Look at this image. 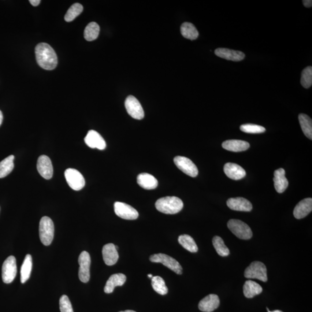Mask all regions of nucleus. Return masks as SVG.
Wrapping results in <instances>:
<instances>
[{
	"label": "nucleus",
	"instance_id": "nucleus-16",
	"mask_svg": "<svg viewBox=\"0 0 312 312\" xmlns=\"http://www.w3.org/2000/svg\"><path fill=\"white\" fill-rule=\"evenodd\" d=\"M224 172L226 176L233 180H240L246 176V172L239 165L228 162L224 165Z\"/></svg>",
	"mask_w": 312,
	"mask_h": 312
},
{
	"label": "nucleus",
	"instance_id": "nucleus-11",
	"mask_svg": "<svg viewBox=\"0 0 312 312\" xmlns=\"http://www.w3.org/2000/svg\"><path fill=\"white\" fill-rule=\"evenodd\" d=\"M114 210L118 216L125 220H136L139 216L138 211L126 203L115 202Z\"/></svg>",
	"mask_w": 312,
	"mask_h": 312
},
{
	"label": "nucleus",
	"instance_id": "nucleus-31",
	"mask_svg": "<svg viewBox=\"0 0 312 312\" xmlns=\"http://www.w3.org/2000/svg\"><path fill=\"white\" fill-rule=\"evenodd\" d=\"M100 30V26L98 24L96 23V22H91L85 28L84 32L85 40H88V42H92V40L98 38Z\"/></svg>",
	"mask_w": 312,
	"mask_h": 312
},
{
	"label": "nucleus",
	"instance_id": "nucleus-13",
	"mask_svg": "<svg viewBox=\"0 0 312 312\" xmlns=\"http://www.w3.org/2000/svg\"><path fill=\"white\" fill-rule=\"evenodd\" d=\"M37 170L46 180H50L54 174V168L49 157L46 155L40 156L37 161Z\"/></svg>",
	"mask_w": 312,
	"mask_h": 312
},
{
	"label": "nucleus",
	"instance_id": "nucleus-2",
	"mask_svg": "<svg viewBox=\"0 0 312 312\" xmlns=\"http://www.w3.org/2000/svg\"><path fill=\"white\" fill-rule=\"evenodd\" d=\"M155 206L156 209L162 213L174 214L179 213L183 209L184 203L176 196H166L158 199L156 202Z\"/></svg>",
	"mask_w": 312,
	"mask_h": 312
},
{
	"label": "nucleus",
	"instance_id": "nucleus-7",
	"mask_svg": "<svg viewBox=\"0 0 312 312\" xmlns=\"http://www.w3.org/2000/svg\"><path fill=\"white\" fill-rule=\"evenodd\" d=\"M17 274V266L16 258L11 256L4 262L2 266V278L5 284H8L16 278Z\"/></svg>",
	"mask_w": 312,
	"mask_h": 312
},
{
	"label": "nucleus",
	"instance_id": "nucleus-21",
	"mask_svg": "<svg viewBox=\"0 0 312 312\" xmlns=\"http://www.w3.org/2000/svg\"><path fill=\"white\" fill-rule=\"evenodd\" d=\"M285 174V170L283 168L276 170L274 172V186L278 193L284 192L288 187V182Z\"/></svg>",
	"mask_w": 312,
	"mask_h": 312
},
{
	"label": "nucleus",
	"instance_id": "nucleus-20",
	"mask_svg": "<svg viewBox=\"0 0 312 312\" xmlns=\"http://www.w3.org/2000/svg\"><path fill=\"white\" fill-rule=\"evenodd\" d=\"M312 210V199L308 198L300 202L294 208V216L297 219L306 218Z\"/></svg>",
	"mask_w": 312,
	"mask_h": 312
},
{
	"label": "nucleus",
	"instance_id": "nucleus-28",
	"mask_svg": "<svg viewBox=\"0 0 312 312\" xmlns=\"http://www.w3.org/2000/svg\"><path fill=\"white\" fill-rule=\"evenodd\" d=\"M300 124L303 132L308 138L312 140V121L308 115L300 114L298 116Z\"/></svg>",
	"mask_w": 312,
	"mask_h": 312
},
{
	"label": "nucleus",
	"instance_id": "nucleus-41",
	"mask_svg": "<svg viewBox=\"0 0 312 312\" xmlns=\"http://www.w3.org/2000/svg\"><path fill=\"white\" fill-rule=\"evenodd\" d=\"M266 310H267V311H268V312H282V311L280 310H274V311H270L268 308H266Z\"/></svg>",
	"mask_w": 312,
	"mask_h": 312
},
{
	"label": "nucleus",
	"instance_id": "nucleus-15",
	"mask_svg": "<svg viewBox=\"0 0 312 312\" xmlns=\"http://www.w3.org/2000/svg\"><path fill=\"white\" fill-rule=\"evenodd\" d=\"M214 54L219 58L234 62L242 61L245 58L243 52L226 48H218L214 50Z\"/></svg>",
	"mask_w": 312,
	"mask_h": 312
},
{
	"label": "nucleus",
	"instance_id": "nucleus-22",
	"mask_svg": "<svg viewBox=\"0 0 312 312\" xmlns=\"http://www.w3.org/2000/svg\"><path fill=\"white\" fill-rule=\"evenodd\" d=\"M126 276L124 274H112L106 282L104 292L106 294H110L114 291L117 286H122L125 284Z\"/></svg>",
	"mask_w": 312,
	"mask_h": 312
},
{
	"label": "nucleus",
	"instance_id": "nucleus-42",
	"mask_svg": "<svg viewBox=\"0 0 312 312\" xmlns=\"http://www.w3.org/2000/svg\"><path fill=\"white\" fill-rule=\"evenodd\" d=\"M120 312H136V311L132 310H127L125 311H120Z\"/></svg>",
	"mask_w": 312,
	"mask_h": 312
},
{
	"label": "nucleus",
	"instance_id": "nucleus-24",
	"mask_svg": "<svg viewBox=\"0 0 312 312\" xmlns=\"http://www.w3.org/2000/svg\"><path fill=\"white\" fill-rule=\"evenodd\" d=\"M137 183L146 190H152L158 187V181L156 178L150 174H140L137 177Z\"/></svg>",
	"mask_w": 312,
	"mask_h": 312
},
{
	"label": "nucleus",
	"instance_id": "nucleus-3",
	"mask_svg": "<svg viewBox=\"0 0 312 312\" xmlns=\"http://www.w3.org/2000/svg\"><path fill=\"white\" fill-rule=\"evenodd\" d=\"M54 226L53 221L48 216L40 219L39 226L40 238L42 242L46 246H49L54 240Z\"/></svg>",
	"mask_w": 312,
	"mask_h": 312
},
{
	"label": "nucleus",
	"instance_id": "nucleus-29",
	"mask_svg": "<svg viewBox=\"0 0 312 312\" xmlns=\"http://www.w3.org/2000/svg\"><path fill=\"white\" fill-rule=\"evenodd\" d=\"M14 156L10 155L0 162V178L8 176L12 172L14 168Z\"/></svg>",
	"mask_w": 312,
	"mask_h": 312
},
{
	"label": "nucleus",
	"instance_id": "nucleus-9",
	"mask_svg": "<svg viewBox=\"0 0 312 312\" xmlns=\"http://www.w3.org/2000/svg\"><path fill=\"white\" fill-rule=\"evenodd\" d=\"M78 262L80 264V280L83 283H88L90 278V268L91 264L90 256L88 252L86 251L82 252L79 258H78Z\"/></svg>",
	"mask_w": 312,
	"mask_h": 312
},
{
	"label": "nucleus",
	"instance_id": "nucleus-1",
	"mask_svg": "<svg viewBox=\"0 0 312 312\" xmlns=\"http://www.w3.org/2000/svg\"><path fill=\"white\" fill-rule=\"evenodd\" d=\"M36 60L38 65L46 70H53L58 65V56L49 44L40 43L35 50Z\"/></svg>",
	"mask_w": 312,
	"mask_h": 312
},
{
	"label": "nucleus",
	"instance_id": "nucleus-5",
	"mask_svg": "<svg viewBox=\"0 0 312 312\" xmlns=\"http://www.w3.org/2000/svg\"><path fill=\"white\" fill-rule=\"evenodd\" d=\"M244 274L248 278H257L264 282L268 280L266 266L262 262H252L244 270Z\"/></svg>",
	"mask_w": 312,
	"mask_h": 312
},
{
	"label": "nucleus",
	"instance_id": "nucleus-10",
	"mask_svg": "<svg viewBox=\"0 0 312 312\" xmlns=\"http://www.w3.org/2000/svg\"><path fill=\"white\" fill-rule=\"evenodd\" d=\"M125 107L128 113L132 118L142 120L144 116V111L138 100L135 96H129L125 101Z\"/></svg>",
	"mask_w": 312,
	"mask_h": 312
},
{
	"label": "nucleus",
	"instance_id": "nucleus-30",
	"mask_svg": "<svg viewBox=\"0 0 312 312\" xmlns=\"http://www.w3.org/2000/svg\"><path fill=\"white\" fill-rule=\"evenodd\" d=\"M178 242L183 246L185 250L191 252H198V248L192 236L188 235H182L178 238Z\"/></svg>",
	"mask_w": 312,
	"mask_h": 312
},
{
	"label": "nucleus",
	"instance_id": "nucleus-39",
	"mask_svg": "<svg viewBox=\"0 0 312 312\" xmlns=\"http://www.w3.org/2000/svg\"><path fill=\"white\" fill-rule=\"evenodd\" d=\"M30 2L32 6H36L40 4V0H30Z\"/></svg>",
	"mask_w": 312,
	"mask_h": 312
},
{
	"label": "nucleus",
	"instance_id": "nucleus-26",
	"mask_svg": "<svg viewBox=\"0 0 312 312\" xmlns=\"http://www.w3.org/2000/svg\"><path fill=\"white\" fill-rule=\"evenodd\" d=\"M32 267V260L30 254L26 255L20 270V281L24 284L30 276Z\"/></svg>",
	"mask_w": 312,
	"mask_h": 312
},
{
	"label": "nucleus",
	"instance_id": "nucleus-19",
	"mask_svg": "<svg viewBox=\"0 0 312 312\" xmlns=\"http://www.w3.org/2000/svg\"><path fill=\"white\" fill-rule=\"evenodd\" d=\"M220 304V300L216 294H210L203 298L198 304L199 310L204 312H212Z\"/></svg>",
	"mask_w": 312,
	"mask_h": 312
},
{
	"label": "nucleus",
	"instance_id": "nucleus-17",
	"mask_svg": "<svg viewBox=\"0 0 312 312\" xmlns=\"http://www.w3.org/2000/svg\"><path fill=\"white\" fill-rule=\"evenodd\" d=\"M230 209L241 212H250L252 206L250 200L242 198H232L226 202Z\"/></svg>",
	"mask_w": 312,
	"mask_h": 312
},
{
	"label": "nucleus",
	"instance_id": "nucleus-34",
	"mask_svg": "<svg viewBox=\"0 0 312 312\" xmlns=\"http://www.w3.org/2000/svg\"><path fill=\"white\" fill-rule=\"evenodd\" d=\"M84 8L83 6L79 3L74 4L70 7L66 12L64 16V20L66 22H70L73 21L75 18L80 16Z\"/></svg>",
	"mask_w": 312,
	"mask_h": 312
},
{
	"label": "nucleus",
	"instance_id": "nucleus-4",
	"mask_svg": "<svg viewBox=\"0 0 312 312\" xmlns=\"http://www.w3.org/2000/svg\"><path fill=\"white\" fill-rule=\"evenodd\" d=\"M228 226L230 231L240 239L250 240L252 236L250 226L242 221L232 219L228 221Z\"/></svg>",
	"mask_w": 312,
	"mask_h": 312
},
{
	"label": "nucleus",
	"instance_id": "nucleus-25",
	"mask_svg": "<svg viewBox=\"0 0 312 312\" xmlns=\"http://www.w3.org/2000/svg\"><path fill=\"white\" fill-rule=\"evenodd\" d=\"M262 292V288L256 282L252 280H247L244 286V294L248 298H254Z\"/></svg>",
	"mask_w": 312,
	"mask_h": 312
},
{
	"label": "nucleus",
	"instance_id": "nucleus-35",
	"mask_svg": "<svg viewBox=\"0 0 312 312\" xmlns=\"http://www.w3.org/2000/svg\"><path fill=\"white\" fill-rule=\"evenodd\" d=\"M300 84L304 88H308L312 84V68L308 66L302 72Z\"/></svg>",
	"mask_w": 312,
	"mask_h": 312
},
{
	"label": "nucleus",
	"instance_id": "nucleus-23",
	"mask_svg": "<svg viewBox=\"0 0 312 312\" xmlns=\"http://www.w3.org/2000/svg\"><path fill=\"white\" fill-rule=\"evenodd\" d=\"M222 147L226 150L240 152L248 150L250 147V144L246 141L232 140L224 141L222 144Z\"/></svg>",
	"mask_w": 312,
	"mask_h": 312
},
{
	"label": "nucleus",
	"instance_id": "nucleus-18",
	"mask_svg": "<svg viewBox=\"0 0 312 312\" xmlns=\"http://www.w3.org/2000/svg\"><path fill=\"white\" fill-rule=\"evenodd\" d=\"M102 256L104 262L107 266H114L118 259V250L113 244L104 245L102 248Z\"/></svg>",
	"mask_w": 312,
	"mask_h": 312
},
{
	"label": "nucleus",
	"instance_id": "nucleus-6",
	"mask_svg": "<svg viewBox=\"0 0 312 312\" xmlns=\"http://www.w3.org/2000/svg\"><path fill=\"white\" fill-rule=\"evenodd\" d=\"M150 261L152 262L162 263L174 272L178 274H182V267L179 262L170 256L166 254H158L152 255Z\"/></svg>",
	"mask_w": 312,
	"mask_h": 312
},
{
	"label": "nucleus",
	"instance_id": "nucleus-12",
	"mask_svg": "<svg viewBox=\"0 0 312 312\" xmlns=\"http://www.w3.org/2000/svg\"><path fill=\"white\" fill-rule=\"evenodd\" d=\"M174 161L178 168L188 176L193 178L198 176V167L191 160L187 158L182 157V156H176L174 158Z\"/></svg>",
	"mask_w": 312,
	"mask_h": 312
},
{
	"label": "nucleus",
	"instance_id": "nucleus-43",
	"mask_svg": "<svg viewBox=\"0 0 312 312\" xmlns=\"http://www.w3.org/2000/svg\"><path fill=\"white\" fill-rule=\"evenodd\" d=\"M148 278H153V277H154V276H152V274H148Z\"/></svg>",
	"mask_w": 312,
	"mask_h": 312
},
{
	"label": "nucleus",
	"instance_id": "nucleus-36",
	"mask_svg": "<svg viewBox=\"0 0 312 312\" xmlns=\"http://www.w3.org/2000/svg\"><path fill=\"white\" fill-rule=\"evenodd\" d=\"M240 130L248 134H260L266 132V128L262 126L254 124H245L240 126Z\"/></svg>",
	"mask_w": 312,
	"mask_h": 312
},
{
	"label": "nucleus",
	"instance_id": "nucleus-8",
	"mask_svg": "<svg viewBox=\"0 0 312 312\" xmlns=\"http://www.w3.org/2000/svg\"><path fill=\"white\" fill-rule=\"evenodd\" d=\"M64 176L69 186L73 190L79 191L84 188V177L78 170L73 168L66 170Z\"/></svg>",
	"mask_w": 312,
	"mask_h": 312
},
{
	"label": "nucleus",
	"instance_id": "nucleus-37",
	"mask_svg": "<svg viewBox=\"0 0 312 312\" xmlns=\"http://www.w3.org/2000/svg\"><path fill=\"white\" fill-rule=\"evenodd\" d=\"M59 304H60L61 312H74L72 303L68 296H62L59 302Z\"/></svg>",
	"mask_w": 312,
	"mask_h": 312
},
{
	"label": "nucleus",
	"instance_id": "nucleus-32",
	"mask_svg": "<svg viewBox=\"0 0 312 312\" xmlns=\"http://www.w3.org/2000/svg\"><path fill=\"white\" fill-rule=\"evenodd\" d=\"M152 286L154 290L159 294L164 296L168 292V290L166 285L165 281L160 276H156L152 278Z\"/></svg>",
	"mask_w": 312,
	"mask_h": 312
},
{
	"label": "nucleus",
	"instance_id": "nucleus-33",
	"mask_svg": "<svg viewBox=\"0 0 312 312\" xmlns=\"http://www.w3.org/2000/svg\"><path fill=\"white\" fill-rule=\"evenodd\" d=\"M212 243L215 250L218 255L222 256V257H226L229 255L228 248L226 246L224 240L221 237L215 236L213 238Z\"/></svg>",
	"mask_w": 312,
	"mask_h": 312
},
{
	"label": "nucleus",
	"instance_id": "nucleus-14",
	"mask_svg": "<svg viewBox=\"0 0 312 312\" xmlns=\"http://www.w3.org/2000/svg\"><path fill=\"white\" fill-rule=\"evenodd\" d=\"M84 142L88 147L104 150L106 148V142L100 134L94 130H90L85 137Z\"/></svg>",
	"mask_w": 312,
	"mask_h": 312
},
{
	"label": "nucleus",
	"instance_id": "nucleus-40",
	"mask_svg": "<svg viewBox=\"0 0 312 312\" xmlns=\"http://www.w3.org/2000/svg\"><path fill=\"white\" fill-rule=\"evenodd\" d=\"M3 121V115L1 110H0V126H1Z\"/></svg>",
	"mask_w": 312,
	"mask_h": 312
},
{
	"label": "nucleus",
	"instance_id": "nucleus-38",
	"mask_svg": "<svg viewBox=\"0 0 312 312\" xmlns=\"http://www.w3.org/2000/svg\"><path fill=\"white\" fill-rule=\"evenodd\" d=\"M302 2L304 6L306 7V8H311L312 6V0H304V1H302Z\"/></svg>",
	"mask_w": 312,
	"mask_h": 312
},
{
	"label": "nucleus",
	"instance_id": "nucleus-27",
	"mask_svg": "<svg viewBox=\"0 0 312 312\" xmlns=\"http://www.w3.org/2000/svg\"><path fill=\"white\" fill-rule=\"evenodd\" d=\"M180 32L182 36L190 40H195L198 38L199 33L195 26L188 22H185L181 26Z\"/></svg>",
	"mask_w": 312,
	"mask_h": 312
}]
</instances>
